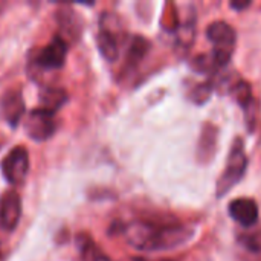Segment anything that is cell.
<instances>
[{"mask_svg": "<svg viewBox=\"0 0 261 261\" xmlns=\"http://www.w3.org/2000/svg\"><path fill=\"white\" fill-rule=\"evenodd\" d=\"M127 242L139 251H167L184 245L193 237V231L180 225H154L148 222H133L125 226Z\"/></svg>", "mask_w": 261, "mask_h": 261, "instance_id": "1", "label": "cell"}, {"mask_svg": "<svg viewBox=\"0 0 261 261\" xmlns=\"http://www.w3.org/2000/svg\"><path fill=\"white\" fill-rule=\"evenodd\" d=\"M246 168H248V156L245 153L243 141L236 139L228 158V164L217 182V197H222L228 191H231L245 176Z\"/></svg>", "mask_w": 261, "mask_h": 261, "instance_id": "2", "label": "cell"}, {"mask_svg": "<svg viewBox=\"0 0 261 261\" xmlns=\"http://www.w3.org/2000/svg\"><path fill=\"white\" fill-rule=\"evenodd\" d=\"M206 37L214 44V55L223 66H226L236 46V31L232 26L226 21H214L208 26Z\"/></svg>", "mask_w": 261, "mask_h": 261, "instance_id": "3", "label": "cell"}, {"mask_svg": "<svg viewBox=\"0 0 261 261\" xmlns=\"http://www.w3.org/2000/svg\"><path fill=\"white\" fill-rule=\"evenodd\" d=\"M116 15L106 12L101 17V24H99V32L96 35V44L101 52V55L107 61H116L119 55V43L118 37L121 32V26L118 23Z\"/></svg>", "mask_w": 261, "mask_h": 261, "instance_id": "4", "label": "cell"}, {"mask_svg": "<svg viewBox=\"0 0 261 261\" xmlns=\"http://www.w3.org/2000/svg\"><path fill=\"white\" fill-rule=\"evenodd\" d=\"M29 171V153L23 145L12 148L2 161V173L8 184L17 187L21 185Z\"/></svg>", "mask_w": 261, "mask_h": 261, "instance_id": "5", "label": "cell"}, {"mask_svg": "<svg viewBox=\"0 0 261 261\" xmlns=\"http://www.w3.org/2000/svg\"><path fill=\"white\" fill-rule=\"evenodd\" d=\"M67 57V41L61 35H55L44 47L35 52L34 64L43 70H58L64 66Z\"/></svg>", "mask_w": 261, "mask_h": 261, "instance_id": "6", "label": "cell"}, {"mask_svg": "<svg viewBox=\"0 0 261 261\" xmlns=\"http://www.w3.org/2000/svg\"><path fill=\"white\" fill-rule=\"evenodd\" d=\"M24 130L31 139L43 142L54 136L57 130V122H55L54 115L37 107L29 112L24 121Z\"/></svg>", "mask_w": 261, "mask_h": 261, "instance_id": "7", "label": "cell"}, {"mask_svg": "<svg viewBox=\"0 0 261 261\" xmlns=\"http://www.w3.org/2000/svg\"><path fill=\"white\" fill-rule=\"evenodd\" d=\"M21 217V199L17 191H5L0 197V228L14 231Z\"/></svg>", "mask_w": 261, "mask_h": 261, "instance_id": "8", "label": "cell"}, {"mask_svg": "<svg viewBox=\"0 0 261 261\" xmlns=\"http://www.w3.org/2000/svg\"><path fill=\"white\" fill-rule=\"evenodd\" d=\"M0 115L11 127L18 125L24 115V101L20 90L9 89L3 93L0 99Z\"/></svg>", "mask_w": 261, "mask_h": 261, "instance_id": "9", "label": "cell"}, {"mask_svg": "<svg viewBox=\"0 0 261 261\" xmlns=\"http://www.w3.org/2000/svg\"><path fill=\"white\" fill-rule=\"evenodd\" d=\"M229 214L242 226L249 228L258 220V206L252 199H236L229 203Z\"/></svg>", "mask_w": 261, "mask_h": 261, "instance_id": "10", "label": "cell"}, {"mask_svg": "<svg viewBox=\"0 0 261 261\" xmlns=\"http://www.w3.org/2000/svg\"><path fill=\"white\" fill-rule=\"evenodd\" d=\"M69 99V95L64 89L61 87H52V86H44L40 90L38 95V101H40V107L41 110L55 115L57 110H60Z\"/></svg>", "mask_w": 261, "mask_h": 261, "instance_id": "11", "label": "cell"}, {"mask_svg": "<svg viewBox=\"0 0 261 261\" xmlns=\"http://www.w3.org/2000/svg\"><path fill=\"white\" fill-rule=\"evenodd\" d=\"M78 248L83 261H109L107 257L99 251V248L92 242V239L87 236L78 237Z\"/></svg>", "mask_w": 261, "mask_h": 261, "instance_id": "12", "label": "cell"}, {"mask_svg": "<svg viewBox=\"0 0 261 261\" xmlns=\"http://www.w3.org/2000/svg\"><path fill=\"white\" fill-rule=\"evenodd\" d=\"M147 50H148V41L142 37H135L128 47V57H127L128 64H136L138 61H141L142 57L147 54Z\"/></svg>", "mask_w": 261, "mask_h": 261, "instance_id": "13", "label": "cell"}, {"mask_svg": "<svg viewBox=\"0 0 261 261\" xmlns=\"http://www.w3.org/2000/svg\"><path fill=\"white\" fill-rule=\"evenodd\" d=\"M232 93L242 107L248 109L252 104V92H251V86L248 83H245V81L236 83L232 86Z\"/></svg>", "mask_w": 261, "mask_h": 261, "instance_id": "14", "label": "cell"}, {"mask_svg": "<svg viewBox=\"0 0 261 261\" xmlns=\"http://www.w3.org/2000/svg\"><path fill=\"white\" fill-rule=\"evenodd\" d=\"M239 243L246 248L251 252L260 254L261 252V231H254V232H245L239 236Z\"/></svg>", "mask_w": 261, "mask_h": 261, "instance_id": "15", "label": "cell"}, {"mask_svg": "<svg viewBox=\"0 0 261 261\" xmlns=\"http://www.w3.org/2000/svg\"><path fill=\"white\" fill-rule=\"evenodd\" d=\"M213 90V86L210 83H203V84H197V87L191 92V99L197 104L200 102H205L210 96Z\"/></svg>", "mask_w": 261, "mask_h": 261, "instance_id": "16", "label": "cell"}, {"mask_svg": "<svg viewBox=\"0 0 261 261\" xmlns=\"http://www.w3.org/2000/svg\"><path fill=\"white\" fill-rule=\"evenodd\" d=\"M249 5H251V2H243V3H240V2H231V6L236 8V9H243V8H248Z\"/></svg>", "mask_w": 261, "mask_h": 261, "instance_id": "17", "label": "cell"}]
</instances>
